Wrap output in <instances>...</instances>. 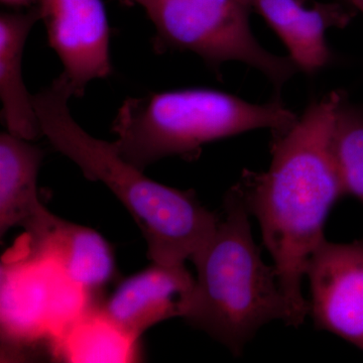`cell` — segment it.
<instances>
[{"instance_id":"8","label":"cell","mask_w":363,"mask_h":363,"mask_svg":"<svg viewBox=\"0 0 363 363\" xmlns=\"http://www.w3.org/2000/svg\"><path fill=\"white\" fill-rule=\"evenodd\" d=\"M195 278L185 264L152 262L143 271L124 279L98 308V311L131 340L160 322L185 317Z\"/></svg>"},{"instance_id":"2","label":"cell","mask_w":363,"mask_h":363,"mask_svg":"<svg viewBox=\"0 0 363 363\" xmlns=\"http://www.w3.org/2000/svg\"><path fill=\"white\" fill-rule=\"evenodd\" d=\"M74 96L63 74L33 95L43 133L52 147L75 162L86 178L101 182L140 227L156 264H185L210 240L220 216L209 211L194 191L162 185L125 161L116 143L93 138L72 116Z\"/></svg>"},{"instance_id":"11","label":"cell","mask_w":363,"mask_h":363,"mask_svg":"<svg viewBox=\"0 0 363 363\" xmlns=\"http://www.w3.org/2000/svg\"><path fill=\"white\" fill-rule=\"evenodd\" d=\"M32 247L37 257L54 264L86 295L101 290L116 274L108 242L93 229L63 219L59 218Z\"/></svg>"},{"instance_id":"1","label":"cell","mask_w":363,"mask_h":363,"mask_svg":"<svg viewBox=\"0 0 363 363\" xmlns=\"http://www.w3.org/2000/svg\"><path fill=\"white\" fill-rule=\"evenodd\" d=\"M339 96L332 91L314 100L290 128L272 131L269 168L245 169L234 185L259 221L295 328L309 315L302 292L308 262L326 240L332 207L345 196L330 150Z\"/></svg>"},{"instance_id":"3","label":"cell","mask_w":363,"mask_h":363,"mask_svg":"<svg viewBox=\"0 0 363 363\" xmlns=\"http://www.w3.org/2000/svg\"><path fill=\"white\" fill-rule=\"evenodd\" d=\"M250 213L233 186L210 240L193 255L194 292L184 319L240 357L264 325L281 320L291 326L288 301L274 266L262 259Z\"/></svg>"},{"instance_id":"7","label":"cell","mask_w":363,"mask_h":363,"mask_svg":"<svg viewBox=\"0 0 363 363\" xmlns=\"http://www.w3.org/2000/svg\"><path fill=\"white\" fill-rule=\"evenodd\" d=\"M40 20L74 96L112 73L111 28L102 0H40Z\"/></svg>"},{"instance_id":"10","label":"cell","mask_w":363,"mask_h":363,"mask_svg":"<svg viewBox=\"0 0 363 363\" xmlns=\"http://www.w3.org/2000/svg\"><path fill=\"white\" fill-rule=\"evenodd\" d=\"M44 150L11 133L0 135V233L26 229L30 243L49 231L59 217L48 211L38 195V174Z\"/></svg>"},{"instance_id":"9","label":"cell","mask_w":363,"mask_h":363,"mask_svg":"<svg viewBox=\"0 0 363 363\" xmlns=\"http://www.w3.org/2000/svg\"><path fill=\"white\" fill-rule=\"evenodd\" d=\"M252 11L264 18L267 25L286 45L289 57L298 71L313 75L333 61L326 33L333 28H343L355 16L337 2H312L310 0H247Z\"/></svg>"},{"instance_id":"13","label":"cell","mask_w":363,"mask_h":363,"mask_svg":"<svg viewBox=\"0 0 363 363\" xmlns=\"http://www.w3.org/2000/svg\"><path fill=\"white\" fill-rule=\"evenodd\" d=\"M332 159L344 191L363 204V104L340 91L330 138Z\"/></svg>"},{"instance_id":"12","label":"cell","mask_w":363,"mask_h":363,"mask_svg":"<svg viewBox=\"0 0 363 363\" xmlns=\"http://www.w3.org/2000/svg\"><path fill=\"white\" fill-rule=\"evenodd\" d=\"M40 20L39 6L0 16V97L7 131L23 140L44 135L21 74L23 49L33 25Z\"/></svg>"},{"instance_id":"5","label":"cell","mask_w":363,"mask_h":363,"mask_svg":"<svg viewBox=\"0 0 363 363\" xmlns=\"http://www.w3.org/2000/svg\"><path fill=\"white\" fill-rule=\"evenodd\" d=\"M145 9L156 28L157 52H194L214 70L226 62L257 69L277 90L298 71L290 57L267 51L250 26L247 0H121Z\"/></svg>"},{"instance_id":"4","label":"cell","mask_w":363,"mask_h":363,"mask_svg":"<svg viewBox=\"0 0 363 363\" xmlns=\"http://www.w3.org/2000/svg\"><path fill=\"white\" fill-rule=\"evenodd\" d=\"M298 118L279 99L257 104L218 90L191 88L128 98L111 130L121 157L143 171L162 157H192L206 143L229 136L286 130Z\"/></svg>"},{"instance_id":"6","label":"cell","mask_w":363,"mask_h":363,"mask_svg":"<svg viewBox=\"0 0 363 363\" xmlns=\"http://www.w3.org/2000/svg\"><path fill=\"white\" fill-rule=\"evenodd\" d=\"M306 277L315 327L363 351V240H325L310 257Z\"/></svg>"},{"instance_id":"15","label":"cell","mask_w":363,"mask_h":363,"mask_svg":"<svg viewBox=\"0 0 363 363\" xmlns=\"http://www.w3.org/2000/svg\"><path fill=\"white\" fill-rule=\"evenodd\" d=\"M348 4L355 11H360L363 14V0H345Z\"/></svg>"},{"instance_id":"14","label":"cell","mask_w":363,"mask_h":363,"mask_svg":"<svg viewBox=\"0 0 363 363\" xmlns=\"http://www.w3.org/2000/svg\"><path fill=\"white\" fill-rule=\"evenodd\" d=\"M40 0H1V4L13 7H33L39 6Z\"/></svg>"}]
</instances>
